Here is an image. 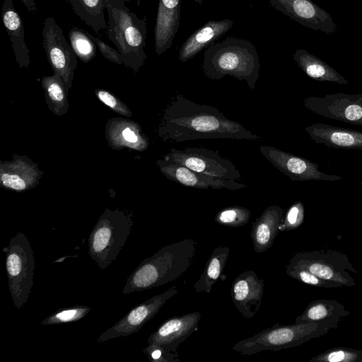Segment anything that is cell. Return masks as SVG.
Returning a JSON list of instances; mask_svg holds the SVG:
<instances>
[{
	"instance_id": "obj_39",
	"label": "cell",
	"mask_w": 362,
	"mask_h": 362,
	"mask_svg": "<svg viewBox=\"0 0 362 362\" xmlns=\"http://www.w3.org/2000/svg\"><path fill=\"white\" fill-rule=\"evenodd\" d=\"M23 5L25 6L27 10L33 13H35L37 11L36 3L35 0H20Z\"/></svg>"
},
{
	"instance_id": "obj_9",
	"label": "cell",
	"mask_w": 362,
	"mask_h": 362,
	"mask_svg": "<svg viewBox=\"0 0 362 362\" xmlns=\"http://www.w3.org/2000/svg\"><path fill=\"white\" fill-rule=\"evenodd\" d=\"M164 158L211 177L236 181L241 178L230 160L221 156L218 151L204 147L172 148Z\"/></svg>"
},
{
	"instance_id": "obj_21",
	"label": "cell",
	"mask_w": 362,
	"mask_h": 362,
	"mask_svg": "<svg viewBox=\"0 0 362 362\" xmlns=\"http://www.w3.org/2000/svg\"><path fill=\"white\" fill-rule=\"evenodd\" d=\"M284 215V210L281 207L272 205L255 219L250 235L256 253L266 252L272 246Z\"/></svg>"
},
{
	"instance_id": "obj_26",
	"label": "cell",
	"mask_w": 362,
	"mask_h": 362,
	"mask_svg": "<svg viewBox=\"0 0 362 362\" xmlns=\"http://www.w3.org/2000/svg\"><path fill=\"white\" fill-rule=\"evenodd\" d=\"M77 16L95 33L107 28L105 0H69Z\"/></svg>"
},
{
	"instance_id": "obj_25",
	"label": "cell",
	"mask_w": 362,
	"mask_h": 362,
	"mask_svg": "<svg viewBox=\"0 0 362 362\" xmlns=\"http://www.w3.org/2000/svg\"><path fill=\"white\" fill-rule=\"evenodd\" d=\"M230 248L216 247L208 259L202 274L194 285L196 293H210L214 284L223 273L229 256Z\"/></svg>"
},
{
	"instance_id": "obj_43",
	"label": "cell",
	"mask_w": 362,
	"mask_h": 362,
	"mask_svg": "<svg viewBox=\"0 0 362 362\" xmlns=\"http://www.w3.org/2000/svg\"><path fill=\"white\" fill-rule=\"evenodd\" d=\"M360 184H361V186L362 187V181L361 182V183H360Z\"/></svg>"
},
{
	"instance_id": "obj_23",
	"label": "cell",
	"mask_w": 362,
	"mask_h": 362,
	"mask_svg": "<svg viewBox=\"0 0 362 362\" xmlns=\"http://www.w3.org/2000/svg\"><path fill=\"white\" fill-rule=\"evenodd\" d=\"M293 58L298 66L312 79L320 82L348 84V81L333 67L305 49H297Z\"/></svg>"
},
{
	"instance_id": "obj_6",
	"label": "cell",
	"mask_w": 362,
	"mask_h": 362,
	"mask_svg": "<svg viewBox=\"0 0 362 362\" xmlns=\"http://www.w3.org/2000/svg\"><path fill=\"white\" fill-rule=\"evenodd\" d=\"M133 223L124 215L103 214L91 230L88 253L100 269L108 267L117 257L129 236Z\"/></svg>"
},
{
	"instance_id": "obj_16",
	"label": "cell",
	"mask_w": 362,
	"mask_h": 362,
	"mask_svg": "<svg viewBox=\"0 0 362 362\" xmlns=\"http://www.w3.org/2000/svg\"><path fill=\"white\" fill-rule=\"evenodd\" d=\"M161 172L170 180L185 187L208 189H226L238 190L246 187V185L233 180H225L211 177L195 172L172 160L165 159L160 162Z\"/></svg>"
},
{
	"instance_id": "obj_4",
	"label": "cell",
	"mask_w": 362,
	"mask_h": 362,
	"mask_svg": "<svg viewBox=\"0 0 362 362\" xmlns=\"http://www.w3.org/2000/svg\"><path fill=\"white\" fill-rule=\"evenodd\" d=\"M107 11V37L120 52L122 61L134 67L143 64L147 35L146 17L139 18L124 3L105 0Z\"/></svg>"
},
{
	"instance_id": "obj_8",
	"label": "cell",
	"mask_w": 362,
	"mask_h": 362,
	"mask_svg": "<svg viewBox=\"0 0 362 362\" xmlns=\"http://www.w3.org/2000/svg\"><path fill=\"white\" fill-rule=\"evenodd\" d=\"M291 264L306 269L318 277L339 284L355 286L356 283L349 272L357 273L347 255L332 250L298 252L290 259Z\"/></svg>"
},
{
	"instance_id": "obj_37",
	"label": "cell",
	"mask_w": 362,
	"mask_h": 362,
	"mask_svg": "<svg viewBox=\"0 0 362 362\" xmlns=\"http://www.w3.org/2000/svg\"><path fill=\"white\" fill-rule=\"evenodd\" d=\"M99 99L104 103L106 105L111 108H115L117 106V101L115 98L106 91H99L98 93Z\"/></svg>"
},
{
	"instance_id": "obj_11",
	"label": "cell",
	"mask_w": 362,
	"mask_h": 362,
	"mask_svg": "<svg viewBox=\"0 0 362 362\" xmlns=\"http://www.w3.org/2000/svg\"><path fill=\"white\" fill-rule=\"evenodd\" d=\"M177 292L176 286H173L165 292L153 296L134 307L117 322L103 332L98 338L97 341L102 343L136 333L158 313L166 301L176 295Z\"/></svg>"
},
{
	"instance_id": "obj_19",
	"label": "cell",
	"mask_w": 362,
	"mask_h": 362,
	"mask_svg": "<svg viewBox=\"0 0 362 362\" xmlns=\"http://www.w3.org/2000/svg\"><path fill=\"white\" fill-rule=\"evenodd\" d=\"M233 23V21L228 18L206 22L182 44L178 50L179 60L183 63L186 62L203 49L208 48L228 33Z\"/></svg>"
},
{
	"instance_id": "obj_17",
	"label": "cell",
	"mask_w": 362,
	"mask_h": 362,
	"mask_svg": "<svg viewBox=\"0 0 362 362\" xmlns=\"http://www.w3.org/2000/svg\"><path fill=\"white\" fill-rule=\"evenodd\" d=\"M264 279L252 270L238 275L232 282L230 296L232 300L245 318H252L258 312L264 292Z\"/></svg>"
},
{
	"instance_id": "obj_38",
	"label": "cell",
	"mask_w": 362,
	"mask_h": 362,
	"mask_svg": "<svg viewBox=\"0 0 362 362\" xmlns=\"http://www.w3.org/2000/svg\"><path fill=\"white\" fill-rule=\"evenodd\" d=\"M122 135L124 139L129 142L134 143L137 141V136L135 133L129 128H126L122 132Z\"/></svg>"
},
{
	"instance_id": "obj_7",
	"label": "cell",
	"mask_w": 362,
	"mask_h": 362,
	"mask_svg": "<svg viewBox=\"0 0 362 362\" xmlns=\"http://www.w3.org/2000/svg\"><path fill=\"white\" fill-rule=\"evenodd\" d=\"M6 267L9 291L17 309L28 301L34 284L35 257L25 235L18 233L9 241Z\"/></svg>"
},
{
	"instance_id": "obj_22",
	"label": "cell",
	"mask_w": 362,
	"mask_h": 362,
	"mask_svg": "<svg viewBox=\"0 0 362 362\" xmlns=\"http://www.w3.org/2000/svg\"><path fill=\"white\" fill-rule=\"evenodd\" d=\"M1 19L10 37L12 48L21 66L29 63V49L25 42L23 21L16 11L12 0H4L1 8Z\"/></svg>"
},
{
	"instance_id": "obj_3",
	"label": "cell",
	"mask_w": 362,
	"mask_h": 362,
	"mask_svg": "<svg viewBox=\"0 0 362 362\" xmlns=\"http://www.w3.org/2000/svg\"><path fill=\"white\" fill-rule=\"evenodd\" d=\"M260 69L255 46L249 40L228 37L213 43L204 53L202 70L206 77L218 81L226 76L245 81L255 88Z\"/></svg>"
},
{
	"instance_id": "obj_30",
	"label": "cell",
	"mask_w": 362,
	"mask_h": 362,
	"mask_svg": "<svg viewBox=\"0 0 362 362\" xmlns=\"http://www.w3.org/2000/svg\"><path fill=\"white\" fill-rule=\"evenodd\" d=\"M90 310L86 305H74L57 310L44 319L41 325H52L78 321L84 317Z\"/></svg>"
},
{
	"instance_id": "obj_34",
	"label": "cell",
	"mask_w": 362,
	"mask_h": 362,
	"mask_svg": "<svg viewBox=\"0 0 362 362\" xmlns=\"http://www.w3.org/2000/svg\"><path fill=\"white\" fill-rule=\"evenodd\" d=\"M88 37L94 42L103 55L111 62L121 64L122 61V55L118 50L113 49L99 38L93 36L86 32Z\"/></svg>"
},
{
	"instance_id": "obj_5",
	"label": "cell",
	"mask_w": 362,
	"mask_h": 362,
	"mask_svg": "<svg viewBox=\"0 0 362 362\" xmlns=\"http://www.w3.org/2000/svg\"><path fill=\"white\" fill-rule=\"evenodd\" d=\"M339 322H302L282 325L277 322L255 335L238 341L232 348L242 355L295 347L336 329Z\"/></svg>"
},
{
	"instance_id": "obj_20",
	"label": "cell",
	"mask_w": 362,
	"mask_h": 362,
	"mask_svg": "<svg viewBox=\"0 0 362 362\" xmlns=\"http://www.w3.org/2000/svg\"><path fill=\"white\" fill-rule=\"evenodd\" d=\"M312 140L329 148L362 150V132L315 123L305 128Z\"/></svg>"
},
{
	"instance_id": "obj_29",
	"label": "cell",
	"mask_w": 362,
	"mask_h": 362,
	"mask_svg": "<svg viewBox=\"0 0 362 362\" xmlns=\"http://www.w3.org/2000/svg\"><path fill=\"white\" fill-rule=\"evenodd\" d=\"M250 216L251 213L249 209L240 206H233L224 208L217 212L214 220L221 225L238 228L247 223Z\"/></svg>"
},
{
	"instance_id": "obj_15",
	"label": "cell",
	"mask_w": 362,
	"mask_h": 362,
	"mask_svg": "<svg viewBox=\"0 0 362 362\" xmlns=\"http://www.w3.org/2000/svg\"><path fill=\"white\" fill-rule=\"evenodd\" d=\"M199 312H192L166 320L148 339V344L178 354L180 345L198 329Z\"/></svg>"
},
{
	"instance_id": "obj_14",
	"label": "cell",
	"mask_w": 362,
	"mask_h": 362,
	"mask_svg": "<svg viewBox=\"0 0 362 362\" xmlns=\"http://www.w3.org/2000/svg\"><path fill=\"white\" fill-rule=\"evenodd\" d=\"M42 35L43 47L51 66L59 74L69 77L76 64L75 53L53 17L45 19Z\"/></svg>"
},
{
	"instance_id": "obj_12",
	"label": "cell",
	"mask_w": 362,
	"mask_h": 362,
	"mask_svg": "<svg viewBox=\"0 0 362 362\" xmlns=\"http://www.w3.org/2000/svg\"><path fill=\"white\" fill-rule=\"evenodd\" d=\"M259 151L272 165L293 181H339L341 177L319 170L318 165L306 158L270 146H261Z\"/></svg>"
},
{
	"instance_id": "obj_18",
	"label": "cell",
	"mask_w": 362,
	"mask_h": 362,
	"mask_svg": "<svg viewBox=\"0 0 362 362\" xmlns=\"http://www.w3.org/2000/svg\"><path fill=\"white\" fill-rule=\"evenodd\" d=\"M182 0H158L154 28V44L157 54L170 49L180 27Z\"/></svg>"
},
{
	"instance_id": "obj_35",
	"label": "cell",
	"mask_w": 362,
	"mask_h": 362,
	"mask_svg": "<svg viewBox=\"0 0 362 362\" xmlns=\"http://www.w3.org/2000/svg\"><path fill=\"white\" fill-rule=\"evenodd\" d=\"M1 182L6 187L16 190L25 189L26 186L25 181L21 177L13 174H3Z\"/></svg>"
},
{
	"instance_id": "obj_36",
	"label": "cell",
	"mask_w": 362,
	"mask_h": 362,
	"mask_svg": "<svg viewBox=\"0 0 362 362\" xmlns=\"http://www.w3.org/2000/svg\"><path fill=\"white\" fill-rule=\"evenodd\" d=\"M47 90L49 97L56 102H60L64 98L62 89L55 80H49Z\"/></svg>"
},
{
	"instance_id": "obj_33",
	"label": "cell",
	"mask_w": 362,
	"mask_h": 362,
	"mask_svg": "<svg viewBox=\"0 0 362 362\" xmlns=\"http://www.w3.org/2000/svg\"><path fill=\"white\" fill-rule=\"evenodd\" d=\"M144 353L153 362H180L178 354L168 351L159 346L148 344Z\"/></svg>"
},
{
	"instance_id": "obj_31",
	"label": "cell",
	"mask_w": 362,
	"mask_h": 362,
	"mask_svg": "<svg viewBox=\"0 0 362 362\" xmlns=\"http://www.w3.org/2000/svg\"><path fill=\"white\" fill-rule=\"evenodd\" d=\"M286 274L303 284L317 288H332L341 287L339 284L322 279L305 268L288 263Z\"/></svg>"
},
{
	"instance_id": "obj_2",
	"label": "cell",
	"mask_w": 362,
	"mask_h": 362,
	"mask_svg": "<svg viewBox=\"0 0 362 362\" xmlns=\"http://www.w3.org/2000/svg\"><path fill=\"white\" fill-rule=\"evenodd\" d=\"M196 247L197 241L189 238L163 247L137 266L127 279L122 293L150 289L178 279L192 265Z\"/></svg>"
},
{
	"instance_id": "obj_40",
	"label": "cell",
	"mask_w": 362,
	"mask_h": 362,
	"mask_svg": "<svg viewBox=\"0 0 362 362\" xmlns=\"http://www.w3.org/2000/svg\"><path fill=\"white\" fill-rule=\"evenodd\" d=\"M195 3L198 4L199 5H202L203 3V0H194Z\"/></svg>"
},
{
	"instance_id": "obj_10",
	"label": "cell",
	"mask_w": 362,
	"mask_h": 362,
	"mask_svg": "<svg viewBox=\"0 0 362 362\" xmlns=\"http://www.w3.org/2000/svg\"><path fill=\"white\" fill-rule=\"evenodd\" d=\"M304 106L324 117L362 127V93H327L303 100Z\"/></svg>"
},
{
	"instance_id": "obj_13",
	"label": "cell",
	"mask_w": 362,
	"mask_h": 362,
	"mask_svg": "<svg viewBox=\"0 0 362 362\" xmlns=\"http://www.w3.org/2000/svg\"><path fill=\"white\" fill-rule=\"evenodd\" d=\"M271 7L302 25L334 34L337 28L330 14L313 0H268Z\"/></svg>"
},
{
	"instance_id": "obj_42",
	"label": "cell",
	"mask_w": 362,
	"mask_h": 362,
	"mask_svg": "<svg viewBox=\"0 0 362 362\" xmlns=\"http://www.w3.org/2000/svg\"><path fill=\"white\" fill-rule=\"evenodd\" d=\"M141 0H136V4L137 6H140Z\"/></svg>"
},
{
	"instance_id": "obj_1",
	"label": "cell",
	"mask_w": 362,
	"mask_h": 362,
	"mask_svg": "<svg viewBox=\"0 0 362 362\" xmlns=\"http://www.w3.org/2000/svg\"><path fill=\"white\" fill-rule=\"evenodd\" d=\"M165 140L236 139L258 141L263 138L240 123L228 119L219 110L198 104L177 93L165 110L161 126Z\"/></svg>"
},
{
	"instance_id": "obj_27",
	"label": "cell",
	"mask_w": 362,
	"mask_h": 362,
	"mask_svg": "<svg viewBox=\"0 0 362 362\" xmlns=\"http://www.w3.org/2000/svg\"><path fill=\"white\" fill-rule=\"evenodd\" d=\"M70 45L75 53L83 62L90 60L96 53L95 44L86 32L72 27L69 32Z\"/></svg>"
},
{
	"instance_id": "obj_28",
	"label": "cell",
	"mask_w": 362,
	"mask_h": 362,
	"mask_svg": "<svg viewBox=\"0 0 362 362\" xmlns=\"http://www.w3.org/2000/svg\"><path fill=\"white\" fill-rule=\"evenodd\" d=\"M309 362H362V349L335 347L313 356Z\"/></svg>"
},
{
	"instance_id": "obj_41",
	"label": "cell",
	"mask_w": 362,
	"mask_h": 362,
	"mask_svg": "<svg viewBox=\"0 0 362 362\" xmlns=\"http://www.w3.org/2000/svg\"><path fill=\"white\" fill-rule=\"evenodd\" d=\"M119 1H122V3H125V2H129L131 0H119Z\"/></svg>"
},
{
	"instance_id": "obj_32",
	"label": "cell",
	"mask_w": 362,
	"mask_h": 362,
	"mask_svg": "<svg viewBox=\"0 0 362 362\" xmlns=\"http://www.w3.org/2000/svg\"><path fill=\"white\" fill-rule=\"evenodd\" d=\"M305 208L300 201L293 203L284 215L279 227V232L288 231L298 228L303 222Z\"/></svg>"
},
{
	"instance_id": "obj_24",
	"label": "cell",
	"mask_w": 362,
	"mask_h": 362,
	"mask_svg": "<svg viewBox=\"0 0 362 362\" xmlns=\"http://www.w3.org/2000/svg\"><path fill=\"white\" fill-rule=\"evenodd\" d=\"M350 314L346 307L334 299H317L310 302L303 313L295 318V323L321 322L334 321L340 322Z\"/></svg>"
}]
</instances>
